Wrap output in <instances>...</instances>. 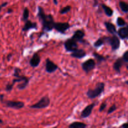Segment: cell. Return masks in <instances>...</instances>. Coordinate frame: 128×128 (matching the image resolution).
I'll use <instances>...</instances> for the list:
<instances>
[{"label":"cell","instance_id":"1f68e13d","mask_svg":"<svg viewBox=\"0 0 128 128\" xmlns=\"http://www.w3.org/2000/svg\"><path fill=\"white\" fill-rule=\"evenodd\" d=\"M11 56H12V54H10V55H8V60H10V57H11Z\"/></svg>","mask_w":128,"mask_h":128},{"label":"cell","instance_id":"9c48e42d","mask_svg":"<svg viewBox=\"0 0 128 128\" xmlns=\"http://www.w3.org/2000/svg\"><path fill=\"white\" fill-rule=\"evenodd\" d=\"M58 69L57 65L54 63L51 60L47 59L46 61V71L48 73H52Z\"/></svg>","mask_w":128,"mask_h":128},{"label":"cell","instance_id":"836d02e7","mask_svg":"<svg viewBox=\"0 0 128 128\" xmlns=\"http://www.w3.org/2000/svg\"><path fill=\"white\" fill-rule=\"evenodd\" d=\"M12 10H11V9H10V10H8V12L9 13H10V12H12Z\"/></svg>","mask_w":128,"mask_h":128},{"label":"cell","instance_id":"44dd1931","mask_svg":"<svg viewBox=\"0 0 128 128\" xmlns=\"http://www.w3.org/2000/svg\"><path fill=\"white\" fill-rule=\"evenodd\" d=\"M30 12H29V10L28 8H25L24 10L23 11V14H22V19H23V21H26L27 20H28L29 18V14H30Z\"/></svg>","mask_w":128,"mask_h":128},{"label":"cell","instance_id":"d4e9b609","mask_svg":"<svg viewBox=\"0 0 128 128\" xmlns=\"http://www.w3.org/2000/svg\"><path fill=\"white\" fill-rule=\"evenodd\" d=\"M70 10H71V6H66V7L63 8L60 11V13L62 14H66L68 12H69V11H70Z\"/></svg>","mask_w":128,"mask_h":128},{"label":"cell","instance_id":"603a6c76","mask_svg":"<svg viewBox=\"0 0 128 128\" xmlns=\"http://www.w3.org/2000/svg\"><path fill=\"white\" fill-rule=\"evenodd\" d=\"M117 24L119 26H123L126 24V22L122 18H118L117 20Z\"/></svg>","mask_w":128,"mask_h":128},{"label":"cell","instance_id":"f1b7e54d","mask_svg":"<svg viewBox=\"0 0 128 128\" xmlns=\"http://www.w3.org/2000/svg\"><path fill=\"white\" fill-rule=\"evenodd\" d=\"M7 4H8L7 2H4V3H2V4H1V6H0V11H1V8H2V7H4V6H6V5H7Z\"/></svg>","mask_w":128,"mask_h":128},{"label":"cell","instance_id":"7c38bea8","mask_svg":"<svg viewBox=\"0 0 128 128\" xmlns=\"http://www.w3.org/2000/svg\"><path fill=\"white\" fill-rule=\"evenodd\" d=\"M71 55L72 57L78 59H81L86 56V52L83 50H78V49H76V50L72 51Z\"/></svg>","mask_w":128,"mask_h":128},{"label":"cell","instance_id":"484cf974","mask_svg":"<svg viewBox=\"0 0 128 128\" xmlns=\"http://www.w3.org/2000/svg\"><path fill=\"white\" fill-rule=\"evenodd\" d=\"M116 110V105H113V106H112L110 109H109L108 112V114H111L112 113V112H113Z\"/></svg>","mask_w":128,"mask_h":128},{"label":"cell","instance_id":"52a82bcc","mask_svg":"<svg viewBox=\"0 0 128 128\" xmlns=\"http://www.w3.org/2000/svg\"><path fill=\"white\" fill-rule=\"evenodd\" d=\"M107 41L112 47L113 50H116L120 48V41L118 38L116 36H114L112 38H107Z\"/></svg>","mask_w":128,"mask_h":128},{"label":"cell","instance_id":"4fadbf2b","mask_svg":"<svg viewBox=\"0 0 128 128\" xmlns=\"http://www.w3.org/2000/svg\"><path fill=\"white\" fill-rule=\"evenodd\" d=\"M84 36V32L83 31H81V30H77L74 32V34L72 36L71 39L77 42V41H81Z\"/></svg>","mask_w":128,"mask_h":128},{"label":"cell","instance_id":"ffe728a7","mask_svg":"<svg viewBox=\"0 0 128 128\" xmlns=\"http://www.w3.org/2000/svg\"><path fill=\"white\" fill-rule=\"evenodd\" d=\"M120 6L121 8V10L124 12H128V4L124 1H120Z\"/></svg>","mask_w":128,"mask_h":128},{"label":"cell","instance_id":"5bb4252c","mask_svg":"<svg viewBox=\"0 0 128 128\" xmlns=\"http://www.w3.org/2000/svg\"><path fill=\"white\" fill-rule=\"evenodd\" d=\"M36 28H37V24L36 22H32L31 21L27 20L25 21V24L22 28V31H26L31 29H36Z\"/></svg>","mask_w":128,"mask_h":128},{"label":"cell","instance_id":"2e32d148","mask_svg":"<svg viewBox=\"0 0 128 128\" xmlns=\"http://www.w3.org/2000/svg\"><path fill=\"white\" fill-rule=\"evenodd\" d=\"M105 26H106V29H107L108 31L111 34H115L116 33V27L114 24H112V23L109 22H106L104 23Z\"/></svg>","mask_w":128,"mask_h":128},{"label":"cell","instance_id":"7402d4cb","mask_svg":"<svg viewBox=\"0 0 128 128\" xmlns=\"http://www.w3.org/2000/svg\"><path fill=\"white\" fill-rule=\"evenodd\" d=\"M93 56H94L95 58H96V60H97L98 61L100 62H102V61H105V60H106V59H105V58L104 57V56H101V55L99 54L96 53V52H94V53H93Z\"/></svg>","mask_w":128,"mask_h":128},{"label":"cell","instance_id":"8fae6325","mask_svg":"<svg viewBox=\"0 0 128 128\" xmlns=\"http://www.w3.org/2000/svg\"><path fill=\"white\" fill-rule=\"evenodd\" d=\"M40 61H41V58H40V56L37 53H35L32 56V57L31 58V60L30 61V64L32 67L36 68L39 66Z\"/></svg>","mask_w":128,"mask_h":128},{"label":"cell","instance_id":"d590c367","mask_svg":"<svg viewBox=\"0 0 128 128\" xmlns=\"http://www.w3.org/2000/svg\"><path fill=\"white\" fill-rule=\"evenodd\" d=\"M0 123H2V121L1 120H0Z\"/></svg>","mask_w":128,"mask_h":128},{"label":"cell","instance_id":"8d00e7d4","mask_svg":"<svg viewBox=\"0 0 128 128\" xmlns=\"http://www.w3.org/2000/svg\"><path fill=\"white\" fill-rule=\"evenodd\" d=\"M127 68H128V66H127Z\"/></svg>","mask_w":128,"mask_h":128},{"label":"cell","instance_id":"cb8c5ba5","mask_svg":"<svg viewBox=\"0 0 128 128\" xmlns=\"http://www.w3.org/2000/svg\"><path fill=\"white\" fill-rule=\"evenodd\" d=\"M103 44H104L103 40H102V39H99V40H98L97 41L94 42V47L96 48H99L100 47V46H102Z\"/></svg>","mask_w":128,"mask_h":128},{"label":"cell","instance_id":"4316f807","mask_svg":"<svg viewBox=\"0 0 128 128\" xmlns=\"http://www.w3.org/2000/svg\"><path fill=\"white\" fill-rule=\"evenodd\" d=\"M106 106H107V104H106V103H105V102H103V103H102V104H101V106H100V110H99L100 112H101V111H103V110H104L105 108H106Z\"/></svg>","mask_w":128,"mask_h":128},{"label":"cell","instance_id":"30bf717a","mask_svg":"<svg viewBox=\"0 0 128 128\" xmlns=\"http://www.w3.org/2000/svg\"><path fill=\"white\" fill-rule=\"evenodd\" d=\"M94 106H95V104L94 103L91 104L86 106V107L82 110V112H81V118H86L89 117V116L91 115L92 110H93Z\"/></svg>","mask_w":128,"mask_h":128},{"label":"cell","instance_id":"277c9868","mask_svg":"<svg viewBox=\"0 0 128 128\" xmlns=\"http://www.w3.org/2000/svg\"><path fill=\"white\" fill-rule=\"evenodd\" d=\"M95 66H96V63H95V61L92 59L87 60L85 62H82V70L86 72H88L91 71V70H94Z\"/></svg>","mask_w":128,"mask_h":128},{"label":"cell","instance_id":"9a60e30c","mask_svg":"<svg viewBox=\"0 0 128 128\" xmlns=\"http://www.w3.org/2000/svg\"><path fill=\"white\" fill-rule=\"evenodd\" d=\"M118 34L121 39H128V26L120 29L118 31Z\"/></svg>","mask_w":128,"mask_h":128},{"label":"cell","instance_id":"f546056e","mask_svg":"<svg viewBox=\"0 0 128 128\" xmlns=\"http://www.w3.org/2000/svg\"><path fill=\"white\" fill-rule=\"evenodd\" d=\"M122 128H128V123H126L122 126Z\"/></svg>","mask_w":128,"mask_h":128},{"label":"cell","instance_id":"4dcf8cb0","mask_svg":"<svg viewBox=\"0 0 128 128\" xmlns=\"http://www.w3.org/2000/svg\"><path fill=\"white\" fill-rule=\"evenodd\" d=\"M53 2H54V3L56 5H57L58 4V0H53Z\"/></svg>","mask_w":128,"mask_h":128},{"label":"cell","instance_id":"d6a6232c","mask_svg":"<svg viewBox=\"0 0 128 128\" xmlns=\"http://www.w3.org/2000/svg\"><path fill=\"white\" fill-rule=\"evenodd\" d=\"M94 1H95V4H94V6H96V4H98V1H97V0H94Z\"/></svg>","mask_w":128,"mask_h":128},{"label":"cell","instance_id":"ba28073f","mask_svg":"<svg viewBox=\"0 0 128 128\" xmlns=\"http://www.w3.org/2000/svg\"><path fill=\"white\" fill-rule=\"evenodd\" d=\"M6 105L8 106V107L11 108L16 109V110L21 109L24 106V102H21V101H6Z\"/></svg>","mask_w":128,"mask_h":128},{"label":"cell","instance_id":"7a4b0ae2","mask_svg":"<svg viewBox=\"0 0 128 128\" xmlns=\"http://www.w3.org/2000/svg\"><path fill=\"white\" fill-rule=\"evenodd\" d=\"M104 86L105 84L104 82H99L98 83V84L96 85V87L95 88V89L94 90H89L87 91V96L89 98L93 99L96 98V97L99 96L100 95H101V94L104 90Z\"/></svg>","mask_w":128,"mask_h":128},{"label":"cell","instance_id":"ac0fdd59","mask_svg":"<svg viewBox=\"0 0 128 128\" xmlns=\"http://www.w3.org/2000/svg\"><path fill=\"white\" fill-rule=\"evenodd\" d=\"M87 126V125L84 123L80 122H74L69 126V127L71 128H84Z\"/></svg>","mask_w":128,"mask_h":128},{"label":"cell","instance_id":"83f0119b","mask_svg":"<svg viewBox=\"0 0 128 128\" xmlns=\"http://www.w3.org/2000/svg\"><path fill=\"white\" fill-rule=\"evenodd\" d=\"M123 60L124 61L128 62V51H126V52H125L124 54Z\"/></svg>","mask_w":128,"mask_h":128},{"label":"cell","instance_id":"8992f818","mask_svg":"<svg viewBox=\"0 0 128 128\" xmlns=\"http://www.w3.org/2000/svg\"><path fill=\"white\" fill-rule=\"evenodd\" d=\"M70 27V25L68 22H55L54 29L61 33H64Z\"/></svg>","mask_w":128,"mask_h":128},{"label":"cell","instance_id":"6da1fadb","mask_svg":"<svg viewBox=\"0 0 128 128\" xmlns=\"http://www.w3.org/2000/svg\"><path fill=\"white\" fill-rule=\"evenodd\" d=\"M38 16L42 24V29L44 31H50L54 29V21L51 14L47 15L44 13L43 9L39 6Z\"/></svg>","mask_w":128,"mask_h":128},{"label":"cell","instance_id":"3957f363","mask_svg":"<svg viewBox=\"0 0 128 128\" xmlns=\"http://www.w3.org/2000/svg\"><path fill=\"white\" fill-rule=\"evenodd\" d=\"M50 100L47 96L42 97L37 103L30 106L31 108L32 109H43L46 108L50 105Z\"/></svg>","mask_w":128,"mask_h":128},{"label":"cell","instance_id":"e575fe53","mask_svg":"<svg viewBox=\"0 0 128 128\" xmlns=\"http://www.w3.org/2000/svg\"><path fill=\"white\" fill-rule=\"evenodd\" d=\"M125 83H126V84H128V81H126V82H125Z\"/></svg>","mask_w":128,"mask_h":128},{"label":"cell","instance_id":"d6986e66","mask_svg":"<svg viewBox=\"0 0 128 128\" xmlns=\"http://www.w3.org/2000/svg\"><path fill=\"white\" fill-rule=\"evenodd\" d=\"M122 65V61L121 59H118L117 61L115 62V63L114 64L113 68L114 69V70L116 71H117L118 72H120V69H121V66Z\"/></svg>","mask_w":128,"mask_h":128},{"label":"cell","instance_id":"5b68a950","mask_svg":"<svg viewBox=\"0 0 128 128\" xmlns=\"http://www.w3.org/2000/svg\"><path fill=\"white\" fill-rule=\"evenodd\" d=\"M64 48L66 51H68V52H72L76 49H78L77 42L72 39L68 40L64 42Z\"/></svg>","mask_w":128,"mask_h":128},{"label":"cell","instance_id":"e0dca14e","mask_svg":"<svg viewBox=\"0 0 128 128\" xmlns=\"http://www.w3.org/2000/svg\"><path fill=\"white\" fill-rule=\"evenodd\" d=\"M101 6H102V8L104 10V11L105 14H106L108 16H110H110H111L113 14V11H112V10L111 8L106 6V4H102Z\"/></svg>","mask_w":128,"mask_h":128}]
</instances>
